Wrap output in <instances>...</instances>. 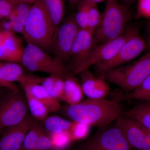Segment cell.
I'll return each instance as SVG.
<instances>
[{
    "label": "cell",
    "mask_w": 150,
    "mask_h": 150,
    "mask_svg": "<svg viewBox=\"0 0 150 150\" xmlns=\"http://www.w3.org/2000/svg\"><path fill=\"white\" fill-rule=\"evenodd\" d=\"M44 78L34 75L25 74L22 67L14 62L2 63L0 68L1 79L12 83L17 82L23 87L32 84H41Z\"/></svg>",
    "instance_id": "9a60e30c"
},
{
    "label": "cell",
    "mask_w": 150,
    "mask_h": 150,
    "mask_svg": "<svg viewBox=\"0 0 150 150\" xmlns=\"http://www.w3.org/2000/svg\"><path fill=\"white\" fill-rule=\"evenodd\" d=\"M31 6L26 4H21L16 6L8 19L11 21H17L24 26Z\"/></svg>",
    "instance_id": "f1b7e54d"
},
{
    "label": "cell",
    "mask_w": 150,
    "mask_h": 150,
    "mask_svg": "<svg viewBox=\"0 0 150 150\" xmlns=\"http://www.w3.org/2000/svg\"><path fill=\"white\" fill-rule=\"evenodd\" d=\"M28 109L35 120L43 121L49 113L43 103L35 97L27 88H23Z\"/></svg>",
    "instance_id": "44dd1931"
},
{
    "label": "cell",
    "mask_w": 150,
    "mask_h": 150,
    "mask_svg": "<svg viewBox=\"0 0 150 150\" xmlns=\"http://www.w3.org/2000/svg\"><path fill=\"white\" fill-rule=\"evenodd\" d=\"M132 99L150 102V75L134 91L119 96L114 100L121 102Z\"/></svg>",
    "instance_id": "d6986e66"
},
{
    "label": "cell",
    "mask_w": 150,
    "mask_h": 150,
    "mask_svg": "<svg viewBox=\"0 0 150 150\" xmlns=\"http://www.w3.org/2000/svg\"><path fill=\"white\" fill-rule=\"evenodd\" d=\"M79 74L81 77V86L84 94L89 98H103L110 91L109 86L102 77H96L88 69Z\"/></svg>",
    "instance_id": "5bb4252c"
},
{
    "label": "cell",
    "mask_w": 150,
    "mask_h": 150,
    "mask_svg": "<svg viewBox=\"0 0 150 150\" xmlns=\"http://www.w3.org/2000/svg\"><path fill=\"white\" fill-rule=\"evenodd\" d=\"M49 134L53 146L52 150H66L73 142L69 131Z\"/></svg>",
    "instance_id": "d4e9b609"
},
{
    "label": "cell",
    "mask_w": 150,
    "mask_h": 150,
    "mask_svg": "<svg viewBox=\"0 0 150 150\" xmlns=\"http://www.w3.org/2000/svg\"><path fill=\"white\" fill-rule=\"evenodd\" d=\"M146 47V44L140 36L138 29L129 38L112 59L95 65L96 70L100 76L104 78L109 71L123 66L137 58Z\"/></svg>",
    "instance_id": "9c48e42d"
},
{
    "label": "cell",
    "mask_w": 150,
    "mask_h": 150,
    "mask_svg": "<svg viewBox=\"0 0 150 150\" xmlns=\"http://www.w3.org/2000/svg\"><path fill=\"white\" fill-rule=\"evenodd\" d=\"M12 22V31L13 33H19L23 35L24 32V26L17 21H11Z\"/></svg>",
    "instance_id": "836d02e7"
},
{
    "label": "cell",
    "mask_w": 150,
    "mask_h": 150,
    "mask_svg": "<svg viewBox=\"0 0 150 150\" xmlns=\"http://www.w3.org/2000/svg\"><path fill=\"white\" fill-rule=\"evenodd\" d=\"M79 30L74 16H71L61 23L55 33L52 49L54 57L64 64L70 58L73 43Z\"/></svg>",
    "instance_id": "30bf717a"
},
{
    "label": "cell",
    "mask_w": 150,
    "mask_h": 150,
    "mask_svg": "<svg viewBox=\"0 0 150 150\" xmlns=\"http://www.w3.org/2000/svg\"><path fill=\"white\" fill-rule=\"evenodd\" d=\"M2 63L0 62V68L1 66ZM0 86L4 87L5 88L8 89L9 90L12 91H18L17 87L14 84L12 83L7 82L3 80L0 79Z\"/></svg>",
    "instance_id": "8d00e7d4"
},
{
    "label": "cell",
    "mask_w": 150,
    "mask_h": 150,
    "mask_svg": "<svg viewBox=\"0 0 150 150\" xmlns=\"http://www.w3.org/2000/svg\"><path fill=\"white\" fill-rule=\"evenodd\" d=\"M23 88L28 89L36 98L43 103L49 112H56L60 109L59 100L51 96L41 84H32Z\"/></svg>",
    "instance_id": "ac0fdd59"
},
{
    "label": "cell",
    "mask_w": 150,
    "mask_h": 150,
    "mask_svg": "<svg viewBox=\"0 0 150 150\" xmlns=\"http://www.w3.org/2000/svg\"><path fill=\"white\" fill-rule=\"evenodd\" d=\"M121 1L124 4H130L131 3L134 2L136 0H121Z\"/></svg>",
    "instance_id": "60d3db41"
},
{
    "label": "cell",
    "mask_w": 150,
    "mask_h": 150,
    "mask_svg": "<svg viewBox=\"0 0 150 150\" xmlns=\"http://www.w3.org/2000/svg\"><path fill=\"white\" fill-rule=\"evenodd\" d=\"M55 29L42 0H36L30 7L24 25L23 34L28 43L40 47L45 52L52 49Z\"/></svg>",
    "instance_id": "7a4b0ae2"
},
{
    "label": "cell",
    "mask_w": 150,
    "mask_h": 150,
    "mask_svg": "<svg viewBox=\"0 0 150 150\" xmlns=\"http://www.w3.org/2000/svg\"><path fill=\"white\" fill-rule=\"evenodd\" d=\"M90 126L80 122L72 121L69 131L73 142L82 140L87 137Z\"/></svg>",
    "instance_id": "83f0119b"
},
{
    "label": "cell",
    "mask_w": 150,
    "mask_h": 150,
    "mask_svg": "<svg viewBox=\"0 0 150 150\" xmlns=\"http://www.w3.org/2000/svg\"><path fill=\"white\" fill-rule=\"evenodd\" d=\"M12 22L8 18L5 19L0 22V30L12 32Z\"/></svg>",
    "instance_id": "d590c367"
},
{
    "label": "cell",
    "mask_w": 150,
    "mask_h": 150,
    "mask_svg": "<svg viewBox=\"0 0 150 150\" xmlns=\"http://www.w3.org/2000/svg\"><path fill=\"white\" fill-rule=\"evenodd\" d=\"M131 13L118 0H106L102 21L94 35L95 46L113 40L124 33Z\"/></svg>",
    "instance_id": "3957f363"
},
{
    "label": "cell",
    "mask_w": 150,
    "mask_h": 150,
    "mask_svg": "<svg viewBox=\"0 0 150 150\" xmlns=\"http://www.w3.org/2000/svg\"><path fill=\"white\" fill-rule=\"evenodd\" d=\"M2 131H1V130H0V135H1V133Z\"/></svg>",
    "instance_id": "f6af8a7d"
},
{
    "label": "cell",
    "mask_w": 150,
    "mask_h": 150,
    "mask_svg": "<svg viewBox=\"0 0 150 150\" xmlns=\"http://www.w3.org/2000/svg\"><path fill=\"white\" fill-rule=\"evenodd\" d=\"M122 114L134 118L145 129L150 131V105L146 102L137 105Z\"/></svg>",
    "instance_id": "7402d4cb"
},
{
    "label": "cell",
    "mask_w": 150,
    "mask_h": 150,
    "mask_svg": "<svg viewBox=\"0 0 150 150\" xmlns=\"http://www.w3.org/2000/svg\"><path fill=\"white\" fill-rule=\"evenodd\" d=\"M138 30L136 26H130L126 29L123 34L117 38L95 46L85 60L74 70L73 74H78L84 70L88 69L92 66L107 62L112 59L123 44Z\"/></svg>",
    "instance_id": "52a82bcc"
},
{
    "label": "cell",
    "mask_w": 150,
    "mask_h": 150,
    "mask_svg": "<svg viewBox=\"0 0 150 150\" xmlns=\"http://www.w3.org/2000/svg\"><path fill=\"white\" fill-rule=\"evenodd\" d=\"M34 119L28 115L21 123L4 129L0 135V150H20Z\"/></svg>",
    "instance_id": "8fae6325"
},
{
    "label": "cell",
    "mask_w": 150,
    "mask_h": 150,
    "mask_svg": "<svg viewBox=\"0 0 150 150\" xmlns=\"http://www.w3.org/2000/svg\"><path fill=\"white\" fill-rule=\"evenodd\" d=\"M11 32H12L0 30V61H3V45L7 35Z\"/></svg>",
    "instance_id": "e575fe53"
},
{
    "label": "cell",
    "mask_w": 150,
    "mask_h": 150,
    "mask_svg": "<svg viewBox=\"0 0 150 150\" xmlns=\"http://www.w3.org/2000/svg\"><path fill=\"white\" fill-rule=\"evenodd\" d=\"M11 1L15 6L21 4H26L32 5L35 2L36 0H11Z\"/></svg>",
    "instance_id": "f35d334b"
},
{
    "label": "cell",
    "mask_w": 150,
    "mask_h": 150,
    "mask_svg": "<svg viewBox=\"0 0 150 150\" xmlns=\"http://www.w3.org/2000/svg\"><path fill=\"white\" fill-rule=\"evenodd\" d=\"M95 31L91 30L80 29L75 38L71 49L70 57L72 62L70 67H67V71L73 72L85 60L90 52L94 47V35Z\"/></svg>",
    "instance_id": "7c38bea8"
},
{
    "label": "cell",
    "mask_w": 150,
    "mask_h": 150,
    "mask_svg": "<svg viewBox=\"0 0 150 150\" xmlns=\"http://www.w3.org/2000/svg\"><path fill=\"white\" fill-rule=\"evenodd\" d=\"M64 86L62 100L69 105H74L81 102L84 93L81 84L76 79L69 74L64 78Z\"/></svg>",
    "instance_id": "e0dca14e"
},
{
    "label": "cell",
    "mask_w": 150,
    "mask_h": 150,
    "mask_svg": "<svg viewBox=\"0 0 150 150\" xmlns=\"http://www.w3.org/2000/svg\"><path fill=\"white\" fill-rule=\"evenodd\" d=\"M77 7V11L74 15L75 21L80 29L88 28V0H81Z\"/></svg>",
    "instance_id": "4316f807"
},
{
    "label": "cell",
    "mask_w": 150,
    "mask_h": 150,
    "mask_svg": "<svg viewBox=\"0 0 150 150\" xmlns=\"http://www.w3.org/2000/svg\"><path fill=\"white\" fill-rule=\"evenodd\" d=\"M44 6L52 20L55 33L62 22L65 13L64 0H42Z\"/></svg>",
    "instance_id": "ffe728a7"
},
{
    "label": "cell",
    "mask_w": 150,
    "mask_h": 150,
    "mask_svg": "<svg viewBox=\"0 0 150 150\" xmlns=\"http://www.w3.org/2000/svg\"><path fill=\"white\" fill-rule=\"evenodd\" d=\"M147 103H148V104L150 105V102H146Z\"/></svg>",
    "instance_id": "ee69618b"
},
{
    "label": "cell",
    "mask_w": 150,
    "mask_h": 150,
    "mask_svg": "<svg viewBox=\"0 0 150 150\" xmlns=\"http://www.w3.org/2000/svg\"><path fill=\"white\" fill-rule=\"evenodd\" d=\"M69 2L71 5L73 6H77L81 0H68Z\"/></svg>",
    "instance_id": "ab89813d"
},
{
    "label": "cell",
    "mask_w": 150,
    "mask_h": 150,
    "mask_svg": "<svg viewBox=\"0 0 150 150\" xmlns=\"http://www.w3.org/2000/svg\"><path fill=\"white\" fill-rule=\"evenodd\" d=\"M25 95L10 91L0 99V130L21 123L29 115Z\"/></svg>",
    "instance_id": "ba28073f"
},
{
    "label": "cell",
    "mask_w": 150,
    "mask_h": 150,
    "mask_svg": "<svg viewBox=\"0 0 150 150\" xmlns=\"http://www.w3.org/2000/svg\"><path fill=\"white\" fill-rule=\"evenodd\" d=\"M52 142L50 134L44 129L38 137L35 150H52Z\"/></svg>",
    "instance_id": "f546056e"
},
{
    "label": "cell",
    "mask_w": 150,
    "mask_h": 150,
    "mask_svg": "<svg viewBox=\"0 0 150 150\" xmlns=\"http://www.w3.org/2000/svg\"><path fill=\"white\" fill-rule=\"evenodd\" d=\"M121 103L105 98H89L65 108V114L73 121L91 127L102 128L110 125L123 112Z\"/></svg>",
    "instance_id": "6da1fadb"
},
{
    "label": "cell",
    "mask_w": 150,
    "mask_h": 150,
    "mask_svg": "<svg viewBox=\"0 0 150 150\" xmlns=\"http://www.w3.org/2000/svg\"><path fill=\"white\" fill-rule=\"evenodd\" d=\"M148 46L150 48V22L149 25V38L148 40Z\"/></svg>",
    "instance_id": "7bdbcfd3"
},
{
    "label": "cell",
    "mask_w": 150,
    "mask_h": 150,
    "mask_svg": "<svg viewBox=\"0 0 150 150\" xmlns=\"http://www.w3.org/2000/svg\"><path fill=\"white\" fill-rule=\"evenodd\" d=\"M74 150H134L115 125L100 128Z\"/></svg>",
    "instance_id": "8992f818"
},
{
    "label": "cell",
    "mask_w": 150,
    "mask_h": 150,
    "mask_svg": "<svg viewBox=\"0 0 150 150\" xmlns=\"http://www.w3.org/2000/svg\"><path fill=\"white\" fill-rule=\"evenodd\" d=\"M64 79L62 77L57 76L54 83L51 96L54 98L62 100L64 93Z\"/></svg>",
    "instance_id": "4dcf8cb0"
},
{
    "label": "cell",
    "mask_w": 150,
    "mask_h": 150,
    "mask_svg": "<svg viewBox=\"0 0 150 150\" xmlns=\"http://www.w3.org/2000/svg\"><path fill=\"white\" fill-rule=\"evenodd\" d=\"M15 6L11 0H0V20L8 18Z\"/></svg>",
    "instance_id": "d6a6232c"
},
{
    "label": "cell",
    "mask_w": 150,
    "mask_h": 150,
    "mask_svg": "<svg viewBox=\"0 0 150 150\" xmlns=\"http://www.w3.org/2000/svg\"><path fill=\"white\" fill-rule=\"evenodd\" d=\"M136 16L150 18V0H139Z\"/></svg>",
    "instance_id": "1f68e13d"
},
{
    "label": "cell",
    "mask_w": 150,
    "mask_h": 150,
    "mask_svg": "<svg viewBox=\"0 0 150 150\" xmlns=\"http://www.w3.org/2000/svg\"><path fill=\"white\" fill-rule=\"evenodd\" d=\"M92 2L95 3V4H97L98 3H100L103 2L104 1H106V0H91Z\"/></svg>",
    "instance_id": "b9f144b4"
},
{
    "label": "cell",
    "mask_w": 150,
    "mask_h": 150,
    "mask_svg": "<svg viewBox=\"0 0 150 150\" xmlns=\"http://www.w3.org/2000/svg\"><path fill=\"white\" fill-rule=\"evenodd\" d=\"M150 75V53L134 63L109 71L104 78L128 93L137 88Z\"/></svg>",
    "instance_id": "277c9868"
},
{
    "label": "cell",
    "mask_w": 150,
    "mask_h": 150,
    "mask_svg": "<svg viewBox=\"0 0 150 150\" xmlns=\"http://www.w3.org/2000/svg\"><path fill=\"white\" fill-rule=\"evenodd\" d=\"M142 150H150V131L145 129Z\"/></svg>",
    "instance_id": "74e56055"
},
{
    "label": "cell",
    "mask_w": 150,
    "mask_h": 150,
    "mask_svg": "<svg viewBox=\"0 0 150 150\" xmlns=\"http://www.w3.org/2000/svg\"><path fill=\"white\" fill-rule=\"evenodd\" d=\"M20 63L22 67L30 72L46 73L64 78L68 74L65 64L52 57L40 47L28 43Z\"/></svg>",
    "instance_id": "5b68a950"
},
{
    "label": "cell",
    "mask_w": 150,
    "mask_h": 150,
    "mask_svg": "<svg viewBox=\"0 0 150 150\" xmlns=\"http://www.w3.org/2000/svg\"><path fill=\"white\" fill-rule=\"evenodd\" d=\"M115 125L120 130L129 146L134 150H142L145 128L137 120L121 114Z\"/></svg>",
    "instance_id": "4fadbf2b"
},
{
    "label": "cell",
    "mask_w": 150,
    "mask_h": 150,
    "mask_svg": "<svg viewBox=\"0 0 150 150\" xmlns=\"http://www.w3.org/2000/svg\"><path fill=\"white\" fill-rule=\"evenodd\" d=\"M43 123V128L48 133H57L69 131L72 121L56 115H52L47 116Z\"/></svg>",
    "instance_id": "603a6c76"
},
{
    "label": "cell",
    "mask_w": 150,
    "mask_h": 150,
    "mask_svg": "<svg viewBox=\"0 0 150 150\" xmlns=\"http://www.w3.org/2000/svg\"><path fill=\"white\" fill-rule=\"evenodd\" d=\"M25 48L21 38L11 32L6 38L3 45V61L20 62Z\"/></svg>",
    "instance_id": "2e32d148"
},
{
    "label": "cell",
    "mask_w": 150,
    "mask_h": 150,
    "mask_svg": "<svg viewBox=\"0 0 150 150\" xmlns=\"http://www.w3.org/2000/svg\"><path fill=\"white\" fill-rule=\"evenodd\" d=\"M43 129V125L35 121L26 134L20 150H35L38 137Z\"/></svg>",
    "instance_id": "cb8c5ba5"
},
{
    "label": "cell",
    "mask_w": 150,
    "mask_h": 150,
    "mask_svg": "<svg viewBox=\"0 0 150 150\" xmlns=\"http://www.w3.org/2000/svg\"><path fill=\"white\" fill-rule=\"evenodd\" d=\"M88 28L95 32L101 23L102 15L98 11L97 4L91 0H88Z\"/></svg>",
    "instance_id": "484cf974"
}]
</instances>
